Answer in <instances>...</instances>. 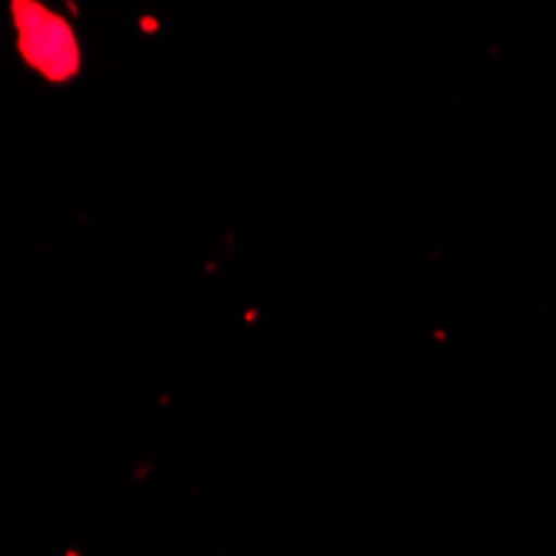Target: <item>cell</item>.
Here are the masks:
<instances>
[{
    "instance_id": "6da1fadb",
    "label": "cell",
    "mask_w": 556,
    "mask_h": 556,
    "mask_svg": "<svg viewBox=\"0 0 556 556\" xmlns=\"http://www.w3.org/2000/svg\"><path fill=\"white\" fill-rule=\"evenodd\" d=\"M14 24L17 47L34 71L50 80H67L71 74H77V40L61 14L34 4V0H14Z\"/></svg>"
}]
</instances>
